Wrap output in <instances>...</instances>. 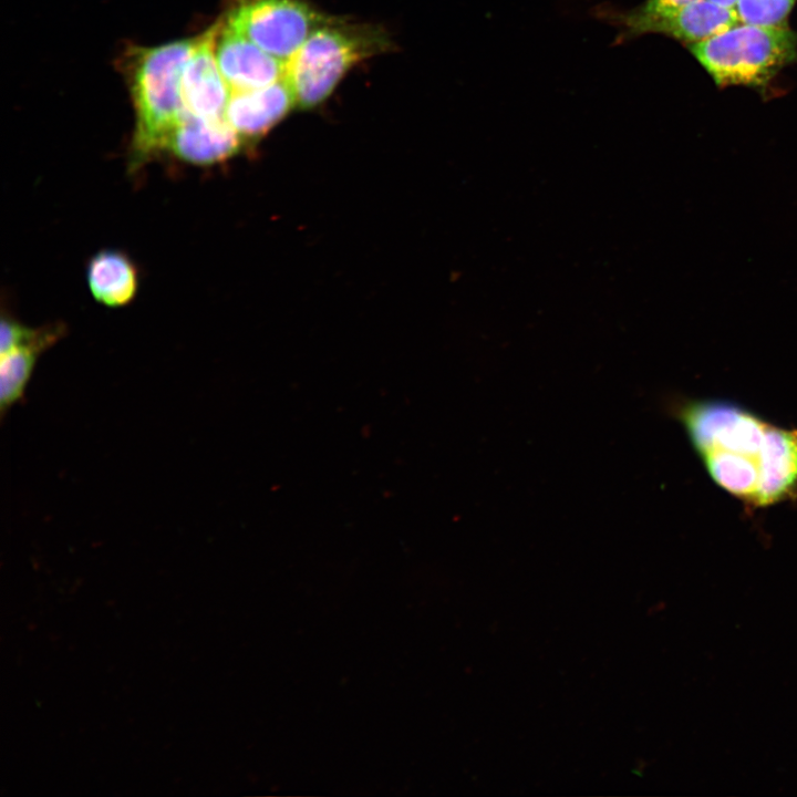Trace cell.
<instances>
[{
  "label": "cell",
  "instance_id": "7c38bea8",
  "mask_svg": "<svg viewBox=\"0 0 797 797\" xmlns=\"http://www.w3.org/2000/svg\"><path fill=\"white\" fill-rule=\"evenodd\" d=\"M52 345L50 342L42 341L1 354L0 408L2 414L23 396L39 355Z\"/></svg>",
  "mask_w": 797,
  "mask_h": 797
},
{
  "label": "cell",
  "instance_id": "9c48e42d",
  "mask_svg": "<svg viewBox=\"0 0 797 797\" xmlns=\"http://www.w3.org/2000/svg\"><path fill=\"white\" fill-rule=\"evenodd\" d=\"M296 100L286 76L250 91L231 92L225 117L244 143L256 142L280 122Z\"/></svg>",
  "mask_w": 797,
  "mask_h": 797
},
{
  "label": "cell",
  "instance_id": "8fae6325",
  "mask_svg": "<svg viewBox=\"0 0 797 797\" xmlns=\"http://www.w3.org/2000/svg\"><path fill=\"white\" fill-rule=\"evenodd\" d=\"M91 294L110 308L128 304L136 296L139 284L138 270L123 251L103 249L93 255L86 267Z\"/></svg>",
  "mask_w": 797,
  "mask_h": 797
},
{
  "label": "cell",
  "instance_id": "7a4b0ae2",
  "mask_svg": "<svg viewBox=\"0 0 797 797\" xmlns=\"http://www.w3.org/2000/svg\"><path fill=\"white\" fill-rule=\"evenodd\" d=\"M195 39L157 46H132L126 54V80L135 113L128 169L139 170L159 153L186 108L182 77Z\"/></svg>",
  "mask_w": 797,
  "mask_h": 797
},
{
  "label": "cell",
  "instance_id": "6da1fadb",
  "mask_svg": "<svg viewBox=\"0 0 797 797\" xmlns=\"http://www.w3.org/2000/svg\"><path fill=\"white\" fill-rule=\"evenodd\" d=\"M711 478L754 506L797 495V429L774 425L725 401L672 404Z\"/></svg>",
  "mask_w": 797,
  "mask_h": 797
},
{
  "label": "cell",
  "instance_id": "4fadbf2b",
  "mask_svg": "<svg viewBox=\"0 0 797 797\" xmlns=\"http://www.w3.org/2000/svg\"><path fill=\"white\" fill-rule=\"evenodd\" d=\"M64 330L65 328L61 323L32 329L10 314L3 313L0 329V353L42 341L54 344L63 335Z\"/></svg>",
  "mask_w": 797,
  "mask_h": 797
},
{
  "label": "cell",
  "instance_id": "2e32d148",
  "mask_svg": "<svg viewBox=\"0 0 797 797\" xmlns=\"http://www.w3.org/2000/svg\"><path fill=\"white\" fill-rule=\"evenodd\" d=\"M708 1L715 3L720 7H723V8L729 9V10H734V11H735L737 2H738V0H708Z\"/></svg>",
  "mask_w": 797,
  "mask_h": 797
},
{
  "label": "cell",
  "instance_id": "5bb4252c",
  "mask_svg": "<svg viewBox=\"0 0 797 797\" xmlns=\"http://www.w3.org/2000/svg\"><path fill=\"white\" fill-rule=\"evenodd\" d=\"M694 1L696 0H645L641 6L628 11L602 8L598 10V15L619 27L622 32L638 23L667 15Z\"/></svg>",
  "mask_w": 797,
  "mask_h": 797
},
{
  "label": "cell",
  "instance_id": "52a82bcc",
  "mask_svg": "<svg viewBox=\"0 0 797 797\" xmlns=\"http://www.w3.org/2000/svg\"><path fill=\"white\" fill-rule=\"evenodd\" d=\"M215 53L231 92L260 89L286 74L284 62L260 49L226 22L220 23Z\"/></svg>",
  "mask_w": 797,
  "mask_h": 797
},
{
  "label": "cell",
  "instance_id": "ba28073f",
  "mask_svg": "<svg viewBox=\"0 0 797 797\" xmlns=\"http://www.w3.org/2000/svg\"><path fill=\"white\" fill-rule=\"evenodd\" d=\"M244 144L226 117L208 118L185 111L165 151L185 163L209 166L235 156Z\"/></svg>",
  "mask_w": 797,
  "mask_h": 797
},
{
  "label": "cell",
  "instance_id": "30bf717a",
  "mask_svg": "<svg viewBox=\"0 0 797 797\" xmlns=\"http://www.w3.org/2000/svg\"><path fill=\"white\" fill-rule=\"evenodd\" d=\"M741 22L736 11L708 0H696L667 15L638 23L617 37L622 43L645 33L671 37L689 46L706 40Z\"/></svg>",
  "mask_w": 797,
  "mask_h": 797
},
{
  "label": "cell",
  "instance_id": "3957f363",
  "mask_svg": "<svg viewBox=\"0 0 797 797\" xmlns=\"http://www.w3.org/2000/svg\"><path fill=\"white\" fill-rule=\"evenodd\" d=\"M689 49L718 86L764 89L797 60V32L738 22Z\"/></svg>",
  "mask_w": 797,
  "mask_h": 797
},
{
  "label": "cell",
  "instance_id": "8992f818",
  "mask_svg": "<svg viewBox=\"0 0 797 797\" xmlns=\"http://www.w3.org/2000/svg\"><path fill=\"white\" fill-rule=\"evenodd\" d=\"M220 23L217 22L196 37L184 68L182 93L186 111L192 114L225 117L231 89L218 66L215 48Z\"/></svg>",
  "mask_w": 797,
  "mask_h": 797
},
{
  "label": "cell",
  "instance_id": "5b68a950",
  "mask_svg": "<svg viewBox=\"0 0 797 797\" xmlns=\"http://www.w3.org/2000/svg\"><path fill=\"white\" fill-rule=\"evenodd\" d=\"M225 22L287 64L322 19L298 0H247Z\"/></svg>",
  "mask_w": 797,
  "mask_h": 797
},
{
  "label": "cell",
  "instance_id": "277c9868",
  "mask_svg": "<svg viewBox=\"0 0 797 797\" xmlns=\"http://www.w3.org/2000/svg\"><path fill=\"white\" fill-rule=\"evenodd\" d=\"M379 34L361 28L320 24L286 64L296 105L311 108L324 101L344 73L382 45Z\"/></svg>",
  "mask_w": 797,
  "mask_h": 797
},
{
  "label": "cell",
  "instance_id": "9a60e30c",
  "mask_svg": "<svg viewBox=\"0 0 797 797\" xmlns=\"http://www.w3.org/2000/svg\"><path fill=\"white\" fill-rule=\"evenodd\" d=\"M797 0H738L736 13L741 22L785 27Z\"/></svg>",
  "mask_w": 797,
  "mask_h": 797
}]
</instances>
